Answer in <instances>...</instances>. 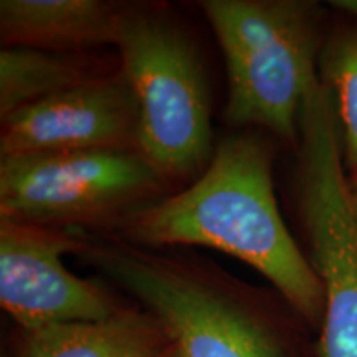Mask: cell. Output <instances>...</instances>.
Listing matches in <instances>:
<instances>
[{
  "label": "cell",
  "instance_id": "cell-1",
  "mask_svg": "<svg viewBox=\"0 0 357 357\" xmlns=\"http://www.w3.org/2000/svg\"><path fill=\"white\" fill-rule=\"evenodd\" d=\"M111 234L146 248L227 253L265 276L303 319L323 324V287L281 217L270 149L257 134L225 137L187 189L141 208Z\"/></svg>",
  "mask_w": 357,
  "mask_h": 357
},
{
  "label": "cell",
  "instance_id": "cell-2",
  "mask_svg": "<svg viewBox=\"0 0 357 357\" xmlns=\"http://www.w3.org/2000/svg\"><path fill=\"white\" fill-rule=\"evenodd\" d=\"M159 321L181 357H291L258 289L215 263L86 234L78 255Z\"/></svg>",
  "mask_w": 357,
  "mask_h": 357
},
{
  "label": "cell",
  "instance_id": "cell-3",
  "mask_svg": "<svg viewBox=\"0 0 357 357\" xmlns=\"http://www.w3.org/2000/svg\"><path fill=\"white\" fill-rule=\"evenodd\" d=\"M225 58L227 118L265 128L289 146L300 139V114L318 78L321 10L303 0H204Z\"/></svg>",
  "mask_w": 357,
  "mask_h": 357
},
{
  "label": "cell",
  "instance_id": "cell-4",
  "mask_svg": "<svg viewBox=\"0 0 357 357\" xmlns=\"http://www.w3.org/2000/svg\"><path fill=\"white\" fill-rule=\"evenodd\" d=\"M119 70L139 106V153L167 182L211 162V95L197 48L166 10L126 7L116 35Z\"/></svg>",
  "mask_w": 357,
  "mask_h": 357
},
{
  "label": "cell",
  "instance_id": "cell-5",
  "mask_svg": "<svg viewBox=\"0 0 357 357\" xmlns=\"http://www.w3.org/2000/svg\"><path fill=\"white\" fill-rule=\"evenodd\" d=\"M296 153L300 215L324 291L318 354L357 357V223L336 105L319 77L303 101Z\"/></svg>",
  "mask_w": 357,
  "mask_h": 357
},
{
  "label": "cell",
  "instance_id": "cell-6",
  "mask_svg": "<svg viewBox=\"0 0 357 357\" xmlns=\"http://www.w3.org/2000/svg\"><path fill=\"white\" fill-rule=\"evenodd\" d=\"M166 189L139 151L0 158V218L50 229L113 231Z\"/></svg>",
  "mask_w": 357,
  "mask_h": 357
},
{
  "label": "cell",
  "instance_id": "cell-7",
  "mask_svg": "<svg viewBox=\"0 0 357 357\" xmlns=\"http://www.w3.org/2000/svg\"><path fill=\"white\" fill-rule=\"evenodd\" d=\"M84 247L82 231L0 218V305L25 333L121 311L101 287L65 266L63 255H79Z\"/></svg>",
  "mask_w": 357,
  "mask_h": 357
},
{
  "label": "cell",
  "instance_id": "cell-8",
  "mask_svg": "<svg viewBox=\"0 0 357 357\" xmlns=\"http://www.w3.org/2000/svg\"><path fill=\"white\" fill-rule=\"evenodd\" d=\"M95 149L139 151V106L119 68L2 119L0 158Z\"/></svg>",
  "mask_w": 357,
  "mask_h": 357
},
{
  "label": "cell",
  "instance_id": "cell-9",
  "mask_svg": "<svg viewBox=\"0 0 357 357\" xmlns=\"http://www.w3.org/2000/svg\"><path fill=\"white\" fill-rule=\"evenodd\" d=\"M124 10L102 0H2V47L86 53L114 45Z\"/></svg>",
  "mask_w": 357,
  "mask_h": 357
},
{
  "label": "cell",
  "instance_id": "cell-10",
  "mask_svg": "<svg viewBox=\"0 0 357 357\" xmlns=\"http://www.w3.org/2000/svg\"><path fill=\"white\" fill-rule=\"evenodd\" d=\"M171 346V337L153 314L121 310L105 321L26 333L19 357H159Z\"/></svg>",
  "mask_w": 357,
  "mask_h": 357
},
{
  "label": "cell",
  "instance_id": "cell-11",
  "mask_svg": "<svg viewBox=\"0 0 357 357\" xmlns=\"http://www.w3.org/2000/svg\"><path fill=\"white\" fill-rule=\"evenodd\" d=\"M106 73L84 53H53L2 47L0 52V118L55 96Z\"/></svg>",
  "mask_w": 357,
  "mask_h": 357
},
{
  "label": "cell",
  "instance_id": "cell-12",
  "mask_svg": "<svg viewBox=\"0 0 357 357\" xmlns=\"http://www.w3.org/2000/svg\"><path fill=\"white\" fill-rule=\"evenodd\" d=\"M318 77L331 91L341 124L344 162L357 171V24L329 35L318 58Z\"/></svg>",
  "mask_w": 357,
  "mask_h": 357
},
{
  "label": "cell",
  "instance_id": "cell-13",
  "mask_svg": "<svg viewBox=\"0 0 357 357\" xmlns=\"http://www.w3.org/2000/svg\"><path fill=\"white\" fill-rule=\"evenodd\" d=\"M336 10L346 13L349 19H352L357 24V0H333L329 2Z\"/></svg>",
  "mask_w": 357,
  "mask_h": 357
},
{
  "label": "cell",
  "instance_id": "cell-14",
  "mask_svg": "<svg viewBox=\"0 0 357 357\" xmlns=\"http://www.w3.org/2000/svg\"><path fill=\"white\" fill-rule=\"evenodd\" d=\"M351 185V200H352V211H354L356 223H357V171L352 172V181H349Z\"/></svg>",
  "mask_w": 357,
  "mask_h": 357
},
{
  "label": "cell",
  "instance_id": "cell-15",
  "mask_svg": "<svg viewBox=\"0 0 357 357\" xmlns=\"http://www.w3.org/2000/svg\"><path fill=\"white\" fill-rule=\"evenodd\" d=\"M159 357H181V356H178L177 349H176V347H174V344H172L166 352H164L162 356H159Z\"/></svg>",
  "mask_w": 357,
  "mask_h": 357
}]
</instances>
